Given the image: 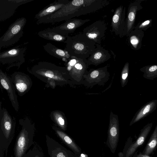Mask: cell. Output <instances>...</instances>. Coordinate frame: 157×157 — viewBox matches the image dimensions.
Listing matches in <instances>:
<instances>
[{
	"instance_id": "cell-1",
	"label": "cell",
	"mask_w": 157,
	"mask_h": 157,
	"mask_svg": "<svg viewBox=\"0 0 157 157\" xmlns=\"http://www.w3.org/2000/svg\"><path fill=\"white\" fill-rule=\"evenodd\" d=\"M108 0H73L69 1L54 13L38 20V24L54 23L67 21L82 15L98 11L108 5Z\"/></svg>"
},
{
	"instance_id": "cell-2",
	"label": "cell",
	"mask_w": 157,
	"mask_h": 157,
	"mask_svg": "<svg viewBox=\"0 0 157 157\" xmlns=\"http://www.w3.org/2000/svg\"><path fill=\"white\" fill-rule=\"evenodd\" d=\"M34 76L52 87L67 82L70 74L66 68L45 61L39 62L31 70Z\"/></svg>"
},
{
	"instance_id": "cell-3",
	"label": "cell",
	"mask_w": 157,
	"mask_h": 157,
	"mask_svg": "<svg viewBox=\"0 0 157 157\" xmlns=\"http://www.w3.org/2000/svg\"><path fill=\"white\" fill-rule=\"evenodd\" d=\"M64 43V50L71 56L82 59H87L96 47V43L82 33L72 36H68Z\"/></svg>"
},
{
	"instance_id": "cell-4",
	"label": "cell",
	"mask_w": 157,
	"mask_h": 157,
	"mask_svg": "<svg viewBox=\"0 0 157 157\" xmlns=\"http://www.w3.org/2000/svg\"><path fill=\"white\" fill-rule=\"evenodd\" d=\"M21 129L17 136L13 148L15 157H26L29 148L34 144L35 127L27 117L19 120Z\"/></svg>"
},
{
	"instance_id": "cell-5",
	"label": "cell",
	"mask_w": 157,
	"mask_h": 157,
	"mask_svg": "<svg viewBox=\"0 0 157 157\" xmlns=\"http://www.w3.org/2000/svg\"><path fill=\"white\" fill-rule=\"evenodd\" d=\"M16 121L6 109H0V150L7 156L8 149L14 136Z\"/></svg>"
},
{
	"instance_id": "cell-6",
	"label": "cell",
	"mask_w": 157,
	"mask_h": 157,
	"mask_svg": "<svg viewBox=\"0 0 157 157\" xmlns=\"http://www.w3.org/2000/svg\"><path fill=\"white\" fill-rule=\"evenodd\" d=\"M27 20L24 17L17 19L10 26L0 38V48L8 47L17 42L22 36Z\"/></svg>"
},
{
	"instance_id": "cell-7",
	"label": "cell",
	"mask_w": 157,
	"mask_h": 157,
	"mask_svg": "<svg viewBox=\"0 0 157 157\" xmlns=\"http://www.w3.org/2000/svg\"><path fill=\"white\" fill-rule=\"evenodd\" d=\"M25 47L17 46L0 53V62L7 66V68L17 67L19 68L25 62Z\"/></svg>"
},
{
	"instance_id": "cell-8",
	"label": "cell",
	"mask_w": 157,
	"mask_h": 157,
	"mask_svg": "<svg viewBox=\"0 0 157 157\" xmlns=\"http://www.w3.org/2000/svg\"><path fill=\"white\" fill-rule=\"evenodd\" d=\"M107 26L101 20L97 21L84 28L82 33L96 44H100L104 38Z\"/></svg>"
},
{
	"instance_id": "cell-9",
	"label": "cell",
	"mask_w": 157,
	"mask_h": 157,
	"mask_svg": "<svg viewBox=\"0 0 157 157\" xmlns=\"http://www.w3.org/2000/svg\"><path fill=\"white\" fill-rule=\"evenodd\" d=\"M34 0H0V21L11 17L20 6Z\"/></svg>"
},
{
	"instance_id": "cell-10",
	"label": "cell",
	"mask_w": 157,
	"mask_h": 157,
	"mask_svg": "<svg viewBox=\"0 0 157 157\" xmlns=\"http://www.w3.org/2000/svg\"><path fill=\"white\" fill-rule=\"evenodd\" d=\"M11 78L18 95L21 96L27 93L32 85L30 77L23 72H14Z\"/></svg>"
},
{
	"instance_id": "cell-11",
	"label": "cell",
	"mask_w": 157,
	"mask_h": 157,
	"mask_svg": "<svg viewBox=\"0 0 157 157\" xmlns=\"http://www.w3.org/2000/svg\"><path fill=\"white\" fill-rule=\"evenodd\" d=\"M90 21L89 19L73 18L66 21L60 25L50 29L52 31L58 34L67 36L69 33L74 32L78 28Z\"/></svg>"
},
{
	"instance_id": "cell-12",
	"label": "cell",
	"mask_w": 157,
	"mask_h": 157,
	"mask_svg": "<svg viewBox=\"0 0 157 157\" xmlns=\"http://www.w3.org/2000/svg\"><path fill=\"white\" fill-rule=\"evenodd\" d=\"M125 7L120 6L116 9L111 20L112 32L120 37H123L125 26Z\"/></svg>"
},
{
	"instance_id": "cell-13",
	"label": "cell",
	"mask_w": 157,
	"mask_h": 157,
	"mask_svg": "<svg viewBox=\"0 0 157 157\" xmlns=\"http://www.w3.org/2000/svg\"><path fill=\"white\" fill-rule=\"evenodd\" d=\"M0 80L1 85L6 91L12 105L15 110L18 112L19 106L15 92V89L11 78L0 70Z\"/></svg>"
},
{
	"instance_id": "cell-14",
	"label": "cell",
	"mask_w": 157,
	"mask_h": 157,
	"mask_svg": "<svg viewBox=\"0 0 157 157\" xmlns=\"http://www.w3.org/2000/svg\"><path fill=\"white\" fill-rule=\"evenodd\" d=\"M45 137L49 157H72L71 152L57 141L47 135Z\"/></svg>"
},
{
	"instance_id": "cell-15",
	"label": "cell",
	"mask_w": 157,
	"mask_h": 157,
	"mask_svg": "<svg viewBox=\"0 0 157 157\" xmlns=\"http://www.w3.org/2000/svg\"><path fill=\"white\" fill-rule=\"evenodd\" d=\"M65 64L70 75L83 73L89 65L86 59L71 56L65 62Z\"/></svg>"
},
{
	"instance_id": "cell-16",
	"label": "cell",
	"mask_w": 157,
	"mask_h": 157,
	"mask_svg": "<svg viewBox=\"0 0 157 157\" xmlns=\"http://www.w3.org/2000/svg\"><path fill=\"white\" fill-rule=\"evenodd\" d=\"M153 126V123H150L145 125L141 130L136 140L132 142L126 151L124 157H132L145 141Z\"/></svg>"
},
{
	"instance_id": "cell-17",
	"label": "cell",
	"mask_w": 157,
	"mask_h": 157,
	"mask_svg": "<svg viewBox=\"0 0 157 157\" xmlns=\"http://www.w3.org/2000/svg\"><path fill=\"white\" fill-rule=\"evenodd\" d=\"M111 56L109 52L100 44H96L94 52L87 59L89 65L97 66L109 60Z\"/></svg>"
},
{
	"instance_id": "cell-18",
	"label": "cell",
	"mask_w": 157,
	"mask_h": 157,
	"mask_svg": "<svg viewBox=\"0 0 157 157\" xmlns=\"http://www.w3.org/2000/svg\"><path fill=\"white\" fill-rule=\"evenodd\" d=\"M119 128L118 121L115 118L110 119L108 130L107 144L113 152L116 148L118 140Z\"/></svg>"
},
{
	"instance_id": "cell-19",
	"label": "cell",
	"mask_w": 157,
	"mask_h": 157,
	"mask_svg": "<svg viewBox=\"0 0 157 157\" xmlns=\"http://www.w3.org/2000/svg\"><path fill=\"white\" fill-rule=\"evenodd\" d=\"M68 0H58L51 3L36 14L35 18L39 20L50 15L62 8L68 3Z\"/></svg>"
},
{
	"instance_id": "cell-20",
	"label": "cell",
	"mask_w": 157,
	"mask_h": 157,
	"mask_svg": "<svg viewBox=\"0 0 157 157\" xmlns=\"http://www.w3.org/2000/svg\"><path fill=\"white\" fill-rule=\"evenodd\" d=\"M157 100H153L144 105L135 113L130 123L131 126L153 112L156 108Z\"/></svg>"
},
{
	"instance_id": "cell-21",
	"label": "cell",
	"mask_w": 157,
	"mask_h": 157,
	"mask_svg": "<svg viewBox=\"0 0 157 157\" xmlns=\"http://www.w3.org/2000/svg\"><path fill=\"white\" fill-rule=\"evenodd\" d=\"M44 50L49 54L65 62L71 57L68 52L56 47L51 43H47L43 46Z\"/></svg>"
},
{
	"instance_id": "cell-22",
	"label": "cell",
	"mask_w": 157,
	"mask_h": 157,
	"mask_svg": "<svg viewBox=\"0 0 157 157\" xmlns=\"http://www.w3.org/2000/svg\"><path fill=\"white\" fill-rule=\"evenodd\" d=\"M56 135L66 145L76 153H79L80 150L73 140L63 131L56 126H52Z\"/></svg>"
},
{
	"instance_id": "cell-23",
	"label": "cell",
	"mask_w": 157,
	"mask_h": 157,
	"mask_svg": "<svg viewBox=\"0 0 157 157\" xmlns=\"http://www.w3.org/2000/svg\"><path fill=\"white\" fill-rule=\"evenodd\" d=\"M136 6L132 4L128 7L127 17L125 20V26L123 34V36L128 35L132 29L135 21Z\"/></svg>"
},
{
	"instance_id": "cell-24",
	"label": "cell",
	"mask_w": 157,
	"mask_h": 157,
	"mask_svg": "<svg viewBox=\"0 0 157 157\" xmlns=\"http://www.w3.org/2000/svg\"><path fill=\"white\" fill-rule=\"evenodd\" d=\"M37 34L43 39L58 42H64L67 38L52 31L50 28L40 31Z\"/></svg>"
},
{
	"instance_id": "cell-25",
	"label": "cell",
	"mask_w": 157,
	"mask_h": 157,
	"mask_svg": "<svg viewBox=\"0 0 157 157\" xmlns=\"http://www.w3.org/2000/svg\"><path fill=\"white\" fill-rule=\"evenodd\" d=\"M157 147V124L146 145L142 152L143 154L150 156Z\"/></svg>"
},
{
	"instance_id": "cell-26",
	"label": "cell",
	"mask_w": 157,
	"mask_h": 157,
	"mask_svg": "<svg viewBox=\"0 0 157 157\" xmlns=\"http://www.w3.org/2000/svg\"><path fill=\"white\" fill-rule=\"evenodd\" d=\"M50 115L51 119L57 127L63 131H65L67 128L66 122L61 112L56 110L52 112Z\"/></svg>"
},
{
	"instance_id": "cell-27",
	"label": "cell",
	"mask_w": 157,
	"mask_h": 157,
	"mask_svg": "<svg viewBox=\"0 0 157 157\" xmlns=\"http://www.w3.org/2000/svg\"><path fill=\"white\" fill-rule=\"evenodd\" d=\"M26 157H45L40 147L37 144H35L29 150L26 154Z\"/></svg>"
},
{
	"instance_id": "cell-28",
	"label": "cell",
	"mask_w": 157,
	"mask_h": 157,
	"mask_svg": "<svg viewBox=\"0 0 157 157\" xmlns=\"http://www.w3.org/2000/svg\"><path fill=\"white\" fill-rule=\"evenodd\" d=\"M129 64L127 63L125 64L121 73V79L123 84H124L126 82L128 75Z\"/></svg>"
},
{
	"instance_id": "cell-29",
	"label": "cell",
	"mask_w": 157,
	"mask_h": 157,
	"mask_svg": "<svg viewBox=\"0 0 157 157\" xmlns=\"http://www.w3.org/2000/svg\"><path fill=\"white\" fill-rule=\"evenodd\" d=\"M132 157H151L149 155L143 154L141 152L136 151Z\"/></svg>"
},
{
	"instance_id": "cell-30",
	"label": "cell",
	"mask_w": 157,
	"mask_h": 157,
	"mask_svg": "<svg viewBox=\"0 0 157 157\" xmlns=\"http://www.w3.org/2000/svg\"><path fill=\"white\" fill-rule=\"evenodd\" d=\"M130 42L131 44L133 45L137 44L138 42V40L136 37L133 36L130 38Z\"/></svg>"
},
{
	"instance_id": "cell-31",
	"label": "cell",
	"mask_w": 157,
	"mask_h": 157,
	"mask_svg": "<svg viewBox=\"0 0 157 157\" xmlns=\"http://www.w3.org/2000/svg\"><path fill=\"white\" fill-rule=\"evenodd\" d=\"M150 23V21L149 20H147L145 21H144V22H143L142 25L143 26H144L145 25H147L148 24Z\"/></svg>"
},
{
	"instance_id": "cell-32",
	"label": "cell",
	"mask_w": 157,
	"mask_h": 157,
	"mask_svg": "<svg viewBox=\"0 0 157 157\" xmlns=\"http://www.w3.org/2000/svg\"><path fill=\"white\" fill-rule=\"evenodd\" d=\"M5 153L2 151L0 150V157H4Z\"/></svg>"
},
{
	"instance_id": "cell-33",
	"label": "cell",
	"mask_w": 157,
	"mask_h": 157,
	"mask_svg": "<svg viewBox=\"0 0 157 157\" xmlns=\"http://www.w3.org/2000/svg\"><path fill=\"white\" fill-rule=\"evenodd\" d=\"M80 157H87V155H86L82 154L81 155V156Z\"/></svg>"
}]
</instances>
